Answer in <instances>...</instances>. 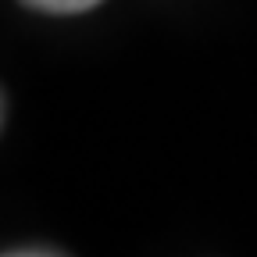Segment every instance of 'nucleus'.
<instances>
[{"label":"nucleus","instance_id":"nucleus-1","mask_svg":"<svg viewBox=\"0 0 257 257\" xmlns=\"http://www.w3.org/2000/svg\"><path fill=\"white\" fill-rule=\"evenodd\" d=\"M25 8L43 11V15H82L89 8H96L100 0H22Z\"/></svg>","mask_w":257,"mask_h":257},{"label":"nucleus","instance_id":"nucleus-2","mask_svg":"<svg viewBox=\"0 0 257 257\" xmlns=\"http://www.w3.org/2000/svg\"><path fill=\"white\" fill-rule=\"evenodd\" d=\"M4 257H64V253L47 250V246H25V250H8Z\"/></svg>","mask_w":257,"mask_h":257}]
</instances>
